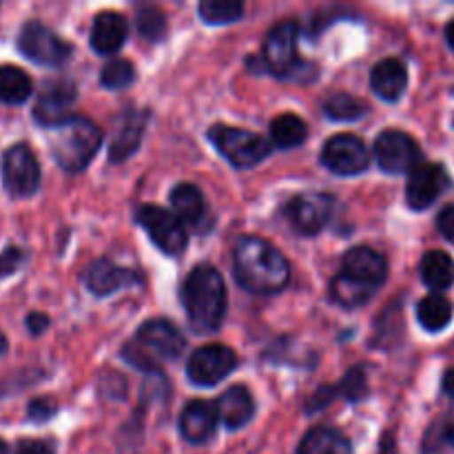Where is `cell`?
<instances>
[{"mask_svg": "<svg viewBox=\"0 0 454 454\" xmlns=\"http://www.w3.org/2000/svg\"><path fill=\"white\" fill-rule=\"evenodd\" d=\"M443 393L448 395V397H454V368L443 375Z\"/></svg>", "mask_w": 454, "mask_h": 454, "instance_id": "42", "label": "cell"}, {"mask_svg": "<svg viewBox=\"0 0 454 454\" xmlns=\"http://www.w3.org/2000/svg\"><path fill=\"white\" fill-rule=\"evenodd\" d=\"M417 317L419 324L430 333H439L450 324L452 319V304L439 293L424 297V300L417 304Z\"/></svg>", "mask_w": 454, "mask_h": 454, "instance_id": "26", "label": "cell"}, {"mask_svg": "<svg viewBox=\"0 0 454 454\" xmlns=\"http://www.w3.org/2000/svg\"><path fill=\"white\" fill-rule=\"evenodd\" d=\"M75 84L71 80H53L44 84L43 93L34 105V120L43 127H58L71 118V106L75 102Z\"/></svg>", "mask_w": 454, "mask_h": 454, "instance_id": "14", "label": "cell"}, {"mask_svg": "<svg viewBox=\"0 0 454 454\" xmlns=\"http://www.w3.org/2000/svg\"><path fill=\"white\" fill-rule=\"evenodd\" d=\"M372 293H375V288L366 286V284L357 282V279L348 278L344 273H340L331 282L333 300L340 306H344V309H357V306L366 304L372 297Z\"/></svg>", "mask_w": 454, "mask_h": 454, "instance_id": "28", "label": "cell"}, {"mask_svg": "<svg viewBox=\"0 0 454 454\" xmlns=\"http://www.w3.org/2000/svg\"><path fill=\"white\" fill-rule=\"evenodd\" d=\"M129 25L127 18L118 12H102L98 13L91 27V47L100 56L115 53L124 43H127Z\"/></svg>", "mask_w": 454, "mask_h": 454, "instance_id": "18", "label": "cell"}, {"mask_svg": "<svg viewBox=\"0 0 454 454\" xmlns=\"http://www.w3.org/2000/svg\"><path fill=\"white\" fill-rule=\"evenodd\" d=\"M333 207H335V200L328 193H304L286 204L284 215L297 233L317 235L331 220Z\"/></svg>", "mask_w": 454, "mask_h": 454, "instance_id": "13", "label": "cell"}, {"mask_svg": "<svg viewBox=\"0 0 454 454\" xmlns=\"http://www.w3.org/2000/svg\"><path fill=\"white\" fill-rule=\"evenodd\" d=\"M446 40H448V44L454 49V18L446 25Z\"/></svg>", "mask_w": 454, "mask_h": 454, "instance_id": "43", "label": "cell"}, {"mask_svg": "<svg viewBox=\"0 0 454 454\" xmlns=\"http://www.w3.org/2000/svg\"><path fill=\"white\" fill-rule=\"evenodd\" d=\"M102 145V133L91 120L71 115L67 122L51 129L49 151L65 171L80 173L89 167Z\"/></svg>", "mask_w": 454, "mask_h": 454, "instance_id": "4", "label": "cell"}, {"mask_svg": "<svg viewBox=\"0 0 454 454\" xmlns=\"http://www.w3.org/2000/svg\"><path fill=\"white\" fill-rule=\"evenodd\" d=\"M322 162L328 171L337 176H357L366 171L371 164V153L362 137L353 133H337L328 137V142L322 149Z\"/></svg>", "mask_w": 454, "mask_h": 454, "instance_id": "11", "label": "cell"}, {"mask_svg": "<svg viewBox=\"0 0 454 454\" xmlns=\"http://www.w3.org/2000/svg\"><path fill=\"white\" fill-rule=\"evenodd\" d=\"M375 158L386 173H411L421 164V151L408 133L390 129L375 140Z\"/></svg>", "mask_w": 454, "mask_h": 454, "instance_id": "12", "label": "cell"}, {"mask_svg": "<svg viewBox=\"0 0 454 454\" xmlns=\"http://www.w3.org/2000/svg\"><path fill=\"white\" fill-rule=\"evenodd\" d=\"M306 136H309L306 122L295 114L278 115L270 124V137H273V145H278L279 149L300 146L306 140Z\"/></svg>", "mask_w": 454, "mask_h": 454, "instance_id": "27", "label": "cell"}, {"mask_svg": "<svg viewBox=\"0 0 454 454\" xmlns=\"http://www.w3.org/2000/svg\"><path fill=\"white\" fill-rule=\"evenodd\" d=\"M335 395H337V388H331V386H326V388L317 390V395H315V397L309 402V412L322 411V408L326 406V403L331 402V399L335 397Z\"/></svg>", "mask_w": 454, "mask_h": 454, "instance_id": "40", "label": "cell"}, {"mask_svg": "<svg viewBox=\"0 0 454 454\" xmlns=\"http://www.w3.org/2000/svg\"><path fill=\"white\" fill-rule=\"evenodd\" d=\"M4 350H7V340H4V335L0 333V355H3Z\"/></svg>", "mask_w": 454, "mask_h": 454, "instance_id": "44", "label": "cell"}, {"mask_svg": "<svg viewBox=\"0 0 454 454\" xmlns=\"http://www.w3.org/2000/svg\"><path fill=\"white\" fill-rule=\"evenodd\" d=\"M217 417L229 430H238L247 426L255 415V399L251 390L244 386H231L224 395L215 402Z\"/></svg>", "mask_w": 454, "mask_h": 454, "instance_id": "19", "label": "cell"}, {"mask_svg": "<svg viewBox=\"0 0 454 454\" xmlns=\"http://www.w3.org/2000/svg\"><path fill=\"white\" fill-rule=\"evenodd\" d=\"M341 273L366 284L371 288H380L386 282V275H388V264H386L384 255L377 253L375 248L357 247L350 248L344 255V260H341Z\"/></svg>", "mask_w": 454, "mask_h": 454, "instance_id": "16", "label": "cell"}, {"mask_svg": "<svg viewBox=\"0 0 454 454\" xmlns=\"http://www.w3.org/2000/svg\"><path fill=\"white\" fill-rule=\"evenodd\" d=\"M16 454H56V448L44 439H25V442L18 443Z\"/></svg>", "mask_w": 454, "mask_h": 454, "instance_id": "37", "label": "cell"}, {"mask_svg": "<svg viewBox=\"0 0 454 454\" xmlns=\"http://www.w3.org/2000/svg\"><path fill=\"white\" fill-rule=\"evenodd\" d=\"M3 184L13 198H29L40 186V164L27 145H13L3 153Z\"/></svg>", "mask_w": 454, "mask_h": 454, "instance_id": "8", "label": "cell"}, {"mask_svg": "<svg viewBox=\"0 0 454 454\" xmlns=\"http://www.w3.org/2000/svg\"><path fill=\"white\" fill-rule=\"evenodd\" d=\"M297 38H300V25L295 20H286L275 25L269 31L264 43V65L273 74L284 78H295V71L301 67L297 60Z\"/></svg>", "mask_w": 454, "mask_h": 454, "instance_id": "9", "label": "cell"}, {"mask_svg": "<svg viewBox=\"0 0 454 454\" xmlns=\"http://www.w3.org/2000/svg\"><path fill=\"white\" fill-rule=\"evenodd\" d=\"M137 31L142 34V38L151 40H162L167 35V16L164 12H160L158 7H142L137 12Z\"/></svg>", "mask_w": 454, "mask_h": 454, "instance_id": "33", "label": "cell"}, {"mask_svg": "<svg viewBox=\"0 0 454 454\" xmlns=\"http://www.w3.org/2000/svg\"><path fill=\"white\" fill-rule=\"evenodd\" d=\"M324 111L331 120H337V122H350V120H357L366 114V105L357 98L348 96V93H335L326 100L324 105Z\"/></svg>", "mask_w": 454, "mask_h": 454, "instance_id": "32", "label": "cell"}, {"mask_svg": "<svg viewBox=\"0 0 454 454\" xmlns=\"http://www.w3.org/2000/svg\"><path fill=\"white\" fill-rule=\"evenodd\" d=\"M49 328V317L44 313H29L27 315V331L31 335H43Z\"/></svg>", "mask_w": 454, "mask_h": 454, "instance_id": "39", "label": "cell"}, {"mask_svg": "<svg viewBox=\"0 0 454 454\" xmlns=\"http://www.w3.org/2000/svg\"><path fill=\"white\" fill-rule=\"evenodd\" d=\"M208 140L213 142L217 151L229 160L233 167L247 168L260 164L266 155L270 153V142L264 140L257 133L247 131V129L226 127V124H215L208 131Z\"/></svg>", "mask_w": 454, "mask_h": 454, "instance_id": "5", "label": "cell"}, {"mask_svg": "<svg viewBox=\"0 0 454 454\" xmlns=\"http://www.w3.org/2000/svg\"><path fill=\"white\" fill-rule=\"evenodd\" d=\"M238 366V357L224 344H207L193 350L186 362V375L195 386H215Z\"/></svg>", "mask_w": 454, "mask_h": 454, "instance_id": "10", "label": "cell"}, {"mask_svg": "<svg viewBox=\"0 0 454 454\" xmlns=\"http://www.w3.org/2000/svg\"><path fill=\"white\" fill-rule=\"evenodd\" d=\"M56 412V403L47 397H38L29 403V411H27V417L31 421H47L49 417H53Z\"/></svg>", "mask_w": 454, "mask_h": 454, "instance_id": "36", "label": "cell"}, {"mask_svg": "<svg viewBox=\"0 0 454 454\" xmlns=\"http://www.w3.org/2000/svg\"><path fill=\"white\" fill-rule=\"evenodd\" d=\"M380 454H397V443H395V434L386 433L384 439H381Z\"/></svg>", "mask_w": 454, "mask_h": 454, "instance_id": "41", "label": "cell"}, {"mask_svg": "<svg viewBox=\"0 0 454 454\" xmlns=\"http://www.w3.org/2000/svg\"><path fill=\"white\" fill-rule=\"evenodd\" d=\"M171 207L182 222H198L204 215L202 191L193 184H186V182L177 184L171 191Z\"/></svg>", "mask_w": 454, "mask_h": 454, "instance_id": "29", "label": "cell"}, {"mask_svg": "<svg viewBox=\"0 0 454 454\" xmlns=\"http://www.w3.org/2000/svg\"><path fill=\"white\" fill-rule=\"evenodd\" d=\"M235 279L255 295H275L286 288L291 279L288 260L266 239L248 235L242 238L233 253Z\"/></svg>", "mask_w": 454, "mask_h": 454, "instance_id": "1", "label": "cell"}, {"mask_svg": "<svg viewBox=\"0 0 454 454\" xmlns=\"http://www.w3.org/2000/svg\"><path fill=\"white\" fill-rule=\"evenodd\" d=\"M408 84V71L397 58H386L377 62L371 71V87L381 100L395 102L403 96Z\"/></svg>", "mask_w": 454, "mask_h": 454, "instance_id": "21", "label": "cell"}, {"mask_svg": "<svg viewBox=\"0 0 454 454\" xmlns=\"http://www.w3.org/2000/svg\"><path fill=\"white\" fill-rule=\"evenodd\" d=\"M25 262V253L16 247H9L0 253V278L4 275H12L20 269V264Z\"/></svg>", "mask_w": 454, "mask_h": 454, "instance_id": "35", "label": "cell"}, {"mask_svg": "<svg viewBox=\"0 0 454 454\" xmlns=\"http://www.w3.org/2000/svg\"><path fill=\"white\" fill-rule=\"evenodd\" d=\"M437 229L448 242L454 244V204H448V207L442 208V213L437 215Z\"/></svg>", "mask_w": 454, "mask_h": 454, "instance_id": "38", "label": "cell"}, {"mask_svg": "<svg viewBox=\"0 0 454 454\" xmlns=\"http://www.w3.org/2000/svg\"><path fill=\"white\" fill-rule=\"evenodd\" d=\"M217 421H220V417H217L215 403L195 399V402L186 403V408L180 415L182 437L191 443L208 442L215 434Z\"/></svg>", "mask_w": 454, "mask_h": 454, "instance_id": "17", "label": "cell"}, {"mask_svg": "<svg viewBox=\"0 0 454 454\" xmlns=\"http://www.w3.org/2000/svg\"><path fill=\"white\" fill-rule=\"evenodd\" d=\"M340 393L344 395L348 402H362V399H366L368 381H366V372H364L362 366L348 371V375L341 380Z\"/></svg>", "mask_w": 454, "mask_h": 454, "instance_id": "34", "label": "cell"}, {"mask_svg": "<svg viewBox=\"0 0 454 454\" xmlns=\"http://www.w3.org/2000/svg\"><path fill=\"white\" fill-rule=\"evenodd\" d=\"M18 49L35 65L58 67L69 60L71 44L38 20H29L18 35Z\"/></svg>", "mask_w": 454, "mask_h": 454, "instance_id": "7", "label": "cell"}, {"mask_svg": "<svg viewBox=\"0 0 454 454\" xmlns=\"http://www.w3.org/2000/svg\"><path fill=\"white\" fill-rule=\"evenodd\" d=\"M136 80V67L127 58H115V60L106 62L100 71V84L111 91H120L133 84Z\"/></svg>", "mask_w": 454, "mask_h": 454, "instance_id": "31", "label": "cell"}, {"mask_svg": "<svg viewBox=\"0 0 454 454\" xmlns=\"http://www.w3.org/2000/svg\"><path fill=\"white\" fill-rule=\"evenodd\" d=\"M421 279L430 291H448L454 284V262L446 251H428L421 260Z\"/></svg>", "mask_w": 454, "mask_h": 454, "instance_id": "23", "label": "cell"}, {"mask_svg": "<svg viewBox=\"0 0 454 454\" xmlns=\"http://www.w3.org/2000/svg\"><path fill=\"white\" fill-rule=\"evenodd\" d=\"M182 304L195 333H213L226 315L224 278L215 266L200 264L182 284Z\"/></svg>", "mask_w": 454, "mask_h": 454, "instance_id": "2", "label": "cell"}, {"mask_svg": "<svg viewBox=\"0 0 454 454\" xmlns=\"http://www.w3.org/2000/svg\"><path fill=\"white\" fill-rule=\"evenodd\" d=\"M184 350V337L167 319H149L137 328L133 341L122 348V357L142 372H155L160 364L177 359Z\"/></svg>", "mask_w": 454, "mask_h": 454, "instance_id": "3", "label": "cell"}, {"mask_svg": "<svg viewBox=\"0 0 454 454\" xmlns=\"http://www.w3.org/2000/svg\"><path fill=\"white\" fill-rule=\"evenodd\" d=\"M350 442L335 428H319L309 430L300 442L297 454H350Z\"/></svg>", "mask_w": 454, "mask_h": 454, "instance_id": "24", "label": "cell"}, {"mask_svg": "<svg viewBox=\"0 0 454 454\" xmlns=\"http://www.w3.org/2000/svg\"><path fill=\"white\" fill-rule=\"evenodd\" d=\"M137 284V273L115 266L109 260H98L87 273V288L98 297H106L124 286Z\"/></svg>", "mask_w": 454, "mask_h": 454, "instance_id": "20", "label": "cell"}, {"mask_svg": "<svg viewBox=\"0 0 454 454\" xmlns=\"http://www.w3.org/2000/svg\"><path fill=\"white\" fill-rule=\"evenodd\" d=\"M145 118L146 114H129L124 122L115 131L114 142L109 146L111 162H124L129 155L140 149L142 133H145Z\"/></svg>", "mask_w": 454, "mask_h": 454, "instance_id": "22", "label": "cell"}, {"mask_svg": "<svg viewBox=\"0 0 454 454\" xmlns=\"http://www.w3.org/2000/svg\"><path fill=\"white\" fill-rule=\"evenodd\" d=\"M31 91H34V82L20 67L0 65V102L22 105L29 100Z\"/></svg>", "mask_w": 454, "mask_h": 454, "instance_id": "25", "label": "cell"}, {"mask_svg": "<svg viewBox=\"0 0 454 454\" xmlns=\"http://www.w3.org/2000/svg\"><path fill=\"white\" fill-rule=\"evenodd\" d=\"M137 224L146 231L151 242L167 255H180L189 242L184 222L167 208L145 204L137 208Z\"/></svg>", "mask_w": 454, "mask_h": 454, "instance_id": "6", "label": "cell"}, {"mask_svg": "<svg viewBox=\"0 0 454 454\" xmlns=\"http://www.w3.org/2000/svg\"><path fill=\"white\" fill-rule=\"evenodd\" d=\"M446 186L448 173L442 164L421 162L419 167H415L408 173V204H411V208H415V211H424V208H428L430 204L446 191Z\"/></svg>", "mask_w": 454, "mask_h": 454, "instance_id": "15", "label": "cell"}, {"mask_svg": "<svg viewBox=\"0 0 454 454\" xmlns=\"http://www.w3.org/2000/svg\"><path fill=\"white\" fill-rule=\"evenodd\" d=\"M198 9L207 25H229L244 13V4L238 0H204Z\"/></svg>", "mask_w": 454, "mask_h": 454, "instance_id": "30", "label": "cell"}, {"mask_svg": "<svg viewBox=\"0 0 454 454\" xmlns=\"http://www.w3.org/2000/svg\"><path fill=\"white\" fill-rule=\"evenodd\" d=\"M0 454H9V448H7V443H4L3 439H0Z\"/></svg>", "mask_w": 454, "mask_h": 454, "instance_id": "45", "label": "cell"}]
</instances>
